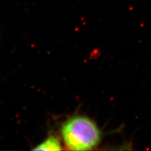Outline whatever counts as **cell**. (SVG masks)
Here are the masks:
<instances>
[{
    "instance_id": "cell-1",
    "label": "cell",
    "mask_w": 151,
    "mask_h": 151,
    "mask_svg": "<svg viewBox=\"0 0 151 151\" xmlns=\"http://www.w3.org/2000/svg\"><path fill=\"white\" fill-rule=\"evenodd\" d=\"M61 135L65 147L72 150H87L100 144L101 132L96 123L81 115L70 117L61 127Z\"/></svg>"
},
{
    "instance_id": "cell-2",
    "label": "cell",
    "mask_w": 151,
    "mask_h": 151,
    "mask_svg": "<svg viewBox=\"0 0 151 151\" xmlns=\"http://www.w3.org/2000/svg\"><path fill=\"white\" fill-rule=\"evenodd\" d=\"M34 150H62L59 139L57 136L50 135L43 142L38 145Z\"/></svg>"
}]
</instances>
